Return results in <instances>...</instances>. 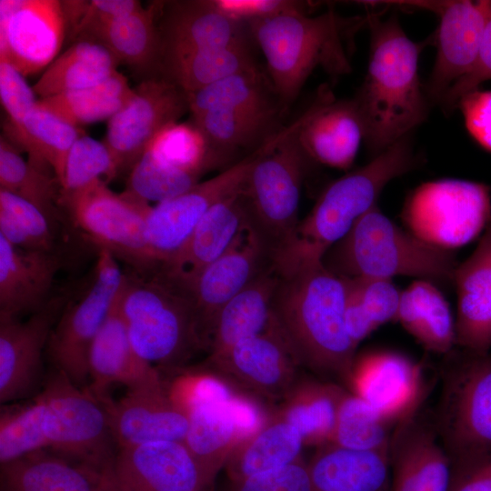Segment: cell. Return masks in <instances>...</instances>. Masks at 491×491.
Here are the masks:
<instances>
[{"mask_svg": "<svg viewBox=\"0 0 491 491\" xmlns=\"http://www.w3.org/2000/svg\"><path fill=\"white\" fill-rule=\"evenodd\" d=\"M37 450L105 470L118 451L102 402L54 367L35 396L1 409L0 464Z\"/></svg>", "mask_w": 491, "mask_h": 491, "instance_id": "cell-1", "label": "cell"}, {"mask_svg": "<svg viewBox=\"0 0 491 491\" xmlns=\"http://www.w3.org/2000/svg\"><path fill=\"white\" fill-rule=\"evenodd\" d=\"M346 278L319 262L280 275L273 316L301 366L346 382L357 347L346 329Z\"/></svg>", "mask_w": 491, "mask_h": 491, "instance_id": "cell-2", "label": "cell"}, {"mask_svg": "<svg viewBox=\"0 0 491 491\" xmlns=\"http://www.w3.org/2000/svg\"><path fill=\"white\" fill-rule=\"evenodd\" d=\"M367 72L356 98L367 149L378 155L408 135L428 113L429 100L418 76L422 44L412 41L396 15H367Z\"/></svg>", "mask_w": 491, "mask_h": 491, "instance_id": "cell-3", "label": "cell"}, {"mask_svg": "<svg viewBox=\"0 0 491 491\" xmlns=\"http://www.w3.org/2000/svg\"><path fill=\"white\" fill-rule=\"evenodd\" d=\"M366 25L367 15L343 16L333 9L316 15L286 14L247 24L283 110L297 98L316 69L333 77L351 72L354 37Z\"/></svg>", "mask_w": 491, "mask_h": 491, "instance_id": "cell-4", "label": "cell"}, {"mask_svg": "<svg viewBox=\"0 0 491 491\" xmlns=\"http://www.w3.org/2000/svg\"><path fill=\"white\" fill-rule=\"evenodd\" d=\"M417 164L407 135L375 155L366 165L332 182L272 257L279 274L322 262L326 253L377 205L385 186Z\"/></svg>", "mask_w": 491, "mask_h": 491, "instance_id": "cell-5", "label": "cell"}, {"mask_svg": "<svg viewBox=\"0 0 491 491\" xmlns=\"http://www.w3.org/2000/svg\"><path fill=\"white\" fill-rule=\"evenodd\" d=\"M165 375L169 395L188 419L184 442L215 480L236 446L269 416L256 400L237 392L205 366H185Z\"/></svg>", "mask_w": 491, "mask_h": 491, "instance_id": "cell-6", "label": "cell"}, {"mask_svg": "<svg viewBox=\"0 0 491 491\" xmlns=\"http://www.w3.org/2000/svg\"><path fill=\"white\" fill-rule=\"evenodd\" d=\"M116 306L135 352L160 372L206 349L190 293L159 269L125 273Z\"/></svg>", "mask_w": 491, "mask_h": 491, "instance_id": "cell-7", "label": "cell"}, {"mask_svg": "<svg viewBox=\"0 0 491 491\" xmlns=\"http://www.w3.org/2000/svg\"><path fill=\"white\" fill-rule=\"evenodd\" d=\"M324 266L345 278L390 279L406 276L452 283L458 262L390 220L378 205L360 217L324 256Z\"/></svg>", "mask_w": 491, "mask_h": 491, "instance_id": "cell-8", "label": "cell"}, {"mask_svg": "<svg viewBox=\"0 0 491 491\" xmlns=\"http://www.w3.org/2000/svg\"><path fill=\"white\" fill-rule=\"evenodd\" d=\"M329 91L327 85H322L308 107L274 134L243 185L249 225L272 257L290 238L300 220V195L308 157L299 143L298 133Z\"/></svg>", "mask_w": 491, "mask_h": 491, "instance_id": "cell-9", "label": "cell"}, {"mask_svg": "<svg viewBox=\"0 0 491 491\" xmlns=\"http://www.w3.org/2000/svg\"><path fill=\"white\" fill-rule=\"evenodd\" d=\"M448 355L435 430L453 468L491 455V353Z\"/></svg>", "mask_w": 491, "mask_h": 491, "instance_id": "cell-10", "label": "cell"}, {"mask_svg": "<svg viewBox=\"0 0 491 491\" xmlns=\"http://www.w3.org/2000/svg\"><path fill=\"white\" fill-rule=\"evenodd\" d=\"M401 219L405 229L427 245L446 251L459 248L490 222V187L455 178L424 183L407 195Z\"/></svg>", "mask_w": 491, "mask_h": 491, "instance_id": "cell-11", "label": "cell"}, {"mask_svg": "<svg viewBox=\"0 0 491 491\" xmlns=\"http://www.w3.org/2000/svg\"><path fill=\"white\" fill-rule=\"evenodd\" d=\"M59 205L98 249L107 250L131 271L146 275L159 268L146 236L149 203L126 191L115 193L99 180L60 198Z\"/></svg>", "mask_w": 491, "mask_h": 491, "instance_id": "cell-12", "label": "cell"}, {"mask_svg": "<svg viewBox=\"0 0 491 491\" xmlns=\"http://www.w3.org/2000/svg\"><path fill=\"white\" fill-rule=\"evenodd\" d=\"M124 276L118 260L98 249L88 286L77 298L67 300L51 332L45 357L82 388L89 381L90 348L118 300Z\"/></svg>", "mask_w": 491, "mask_h": 491, "instance_id": "cell-13", "label": "cell"}, {"mask_svg": "<svg viewBox=\"0 0 491 491\" xmlns=\"http://www.w3.org/2000/svg\"><path fill=\"white\" fill-rule=\"evenodd\" d=\"M273 135L250 155L188 191L149 207L146 236L159 267L185 246L205 213L220 200L241 190L257 158Z\"/></svg>", "mask_w": 491, "mask_h": 491, "instance_id": "cell-14", "label": "cell"}, {"mask_svg": "<svg viewBox=\"0 0 491 491\" xmlns=\"http://www.w3.org/2000/svg\"><path fill=\"white\" fill-rule=\"evenodd\" d=\"M204 366L256 400H284L300 379L301 365L274 321L266 331L207 357Z\"/></svg>", "mask_w": 491, "mask_h": 491, "instance_id": "cell-15", "label": "cell"}, {"mask_svg": "<svg viewBox=\"0 0 491 491\" xmlns=\"http://www.w3.org/2000/svg\"><path fill=\"white\" fill-rule=\"evenodd\" d=\"M52 296L30 316L0 317V402L2 405L31 399L42 389L46 372L43 358L51 332L66 302Z\"/></svg>", "mask_w": 491, "mask_h": 491, "instance_id": "cell-16", "label": "cell"}, {"mask_svg": "<svg viewBox=\"0 0 491 491\" xmlns=\"http://www.w3.org/2000/svg\"><path fill=\"white\" fill-rule=\"evenodd\" d=\"M107 124L105 144L118 172H128L155 135L189 111L188 95L173 82L149 78Z\"/></svg>", "mask_w": 491, "mask_h": 491, "instance_id": "cell-17", "label": "cell"}, {"mask_svg": "<svg viewBox=\"0 0 491 491\" xmlns=\"http://www.w3.org/2000/svg\"><path fill=\"white\" fill-rule=\"evenodd\" d=\"M346 383L351 393L397 426L415 417L426 391L422 366L392 350L356 356Z\"/></svg>", "mask_w": 491, "mask_h": 491, "instance_id": "cell-18", "label": "cell"}, {"mask_svg": "<svg viewBox=\"0 0 491 491\" xmlns=\"http://www.w3.org/2000/svg\"><path fill=\"white\" fill-rule=\"evenodd\" d=\"M411 5L439 16L436 57L424 87L429 102L439 104L451 86L474 66L491 15V1L413 2Z\"/></svg>", "mask_w": 491, "mask_h": 491, "instance_id": "cell-19", "label": "cell"}, {"mask_svg": "<svg viewBox=\"0 0 491 491\" xmlns=\"http://www.w3.org/2000/svg\"><path fill=\"white\" fill-rule=\"evenodd\" d=\"M65 35L62 1H0V59L24 76L47 67L56 58Z\"/></svg>", "mask_w": 491, "mask_h": 491, "instance_id": "cell-20", "label": "cell"}, {"mask_svg": "<svg viewBox=\"0 0 491 491\" xmlns=\"http://www.w3.org/2000/svg\"><path fill=\"white\" fill-rule=\"evenodd\" d=\"M271 263L269 249L248 224L229 248L193 281L188 292L207 350L221 309Z\"/></svg>", "mask_w": 491, "mask_h": 491, "instance_id": "cell-21", "label": "cell"}, {"mask_svg": "<svg viewBox=\"0 0 491 491\" xmlns=\"http://www.w3.org/2000/svg\"><path fill=\"white\" fill-rule=\"evenodd\" d=\"M117 491H210L215 480L184 441H157L117 451Z\"/></svg>", "mask_w": 491, "mask_h": 491, "instance_id": "cell-22", "label": "cell"}, {"mask_svg": "<svg viewBox=\"0 0 491 491\" xmlns=\"http://www.w3.org/2000/svg\"><path fill=\"white\" fill-rule=\"evenodd\" d=\"M99 400L106 410L118 449L157 441L185 440L187 416L172 399L163 376L154 383L126 389L116 400L111 396Z\"/></svg>", "mask_w": 491, "mask_h": 491, "instance_id": "cell-23", "label": "cell"}, {"mask_svg": "<svg viewBox=\"0 0 491 491\" xmlns=\"http://www.w3.org/2000/svg\"><path fill=\"white\" fill-rule=\"evenodd\" d=\"M166 5L158 24L160 67L196 51L246 45L244 25L221 14L209 0Z\"/></svg>", "mask_w": 491, "mask_h": 491, "instance_id": "cell-24", "label": "cell"}, {"mask_svg": "<svg viewBox=\"0 0 491 491\" xmlns=\"http://www.w3.org/2000/svg\"><path fill=\"white\" fill-rule=\"evenodd\" d=\"M249 224L242 189L214 205L185 246L158 269L188 291L195 277L221 256Z\"/></svg>", "mask_w": 491, "mask_h": 491, "instance_id": "cell-25", "label": "cell"}, {"mask_svg": "<svg viewBox=\"0 0 491 491\" xmlns=\"http://www.w3.org/2000/svg\"><path fill=\"white\" fill-rule=\"evenodd\" d=\"M453 284L456 289V346L474 354L491 350V220L473 253L458 263Z\"/></svg>", "mask_w": 491, "mask_h": 491, "instance_id": "cell-26", "label": "cell"}, {"mask_svg": "<svg viewBox=\"0 0 491 491\" xmlns=\"http://www.w3.org/2000/svg\"><path fill=\"white\" fill-rule=\"evenodd\" d=\"M389 451L390 491H448L451 461L435 428L413 417L394 430Z\"/></svg>", "mask_w": 491, "mask_h": 491, "instance_id": "cell-27", "label": "cell"}, {"mask_svg": "<svg viewBox=\"0 0 491 491\" xmlns=\"http://www.w3.org/2000/svg\"><path fill=\"white\" fill-rule=\"evenodd\" d=\"M1 491H117L113 470L50 450H37L1 465Z\"/></svg>", "mask_w": 491, "mask_h": 491, "instance_id": "cell-28", "label": "cell"}, {"mask_svg": "<svg viewBox=\"0 0 491 491\" xmlns=\"http://www.w3.org/2000/svg\"><path fill=\"white\" fill-rule=\"evenodd\" d=\"M60 267L55 251L21 249L0 235V317L19 318L43 307Z\"/></svg>", "mask_w": 491, "mask_h": 491, "instance_id": "cell-29", "label": "cell"}, {"mask_svg": "<svg viewBox=\"0 0 491 491\" xmlns=\"http://www.w3.org/2000/svg\"><path fill=\"white\" fill-rule=\"evenodd\" d=\"M116 304L95 338L88 356L86 388L98 399L110 396L112 386L135 388L162 377L156 367L135 352Z\"/></svg>", "mask_w": 491, "mask_h": 491, "instance_id": "cell-30", "label": "cell"}, {"mask_svg": "<svg viewBox=\"0 0 491 491\" xmlns=\"http://www.w3.org/2000/svg\"><path fill=\"white\" fill-rule=\"evenodd\" d=\"M298 139L308 158L330 167L349 169L364 140L353 99L336 101L330 90L301 127Z\"/></svg>", "mask_w": 491, "mask_h": 491, "instance_id": "cell-31", "label": "cell"}, {"mask_svg": "<svg viewBox=\"0 0 491 491\" xmlns=\"http://www.w3.org/2000/svg\"><path fill=\"white\" fill-rule=\"evenodd\" d=\"M390 449V448H389ZM319 446L307 463L311 491H390V451Z\"/></svg>", "mask_w": 491, "mask_h": 491, "instance_id": "cell-32", "label": "cell"}, {"mask_svg": "<svg viewBox=\"0 0 491 491\" xmlns=\"http://www.w3.org/2000/svg\"><path fill=\"white\" fill-rule=\"evenodd\" d=\"M279 282L280 274L272 262L221 309L212 330L208 357L220 356L272 326Z\"/></svg>", "mask_w": 491, "mask_h": 491, "instance_id": "cell-33", "label": "cell"}, {"mask_svg": "<svg viewBox=\"0 0 491 491\" xmlns=\"http://www.w3.org/2000/svg\"><path fill=\"white\" fill-rule=\"evenodd\" d=\"M396 321L430 352L448 355L456 346V319L431 281L416 279L401 291Z\"/></svg>", "mask_w": 491, "mask_h": 491, "instance_id": "cell-34", "label": "cell"}, {"mask_svg": "<svg viewBox=\"0 0 491 491\" xmlns=\"http://www.w3.org/2000/svg\"><path fill=\"white\" fill-rule=\"evenodd\" d=\"M305 446L300 433L278 414L233 450L224 468L228 480H240L291 465Z\"/></svg>", "mask_w": 491, "mask_h": 491, "instance_id": "cell-35", "label": "cell"}, {"mask_svg": "<svg viewBox=\"0 0 491 491\" xmlns=\"http://www.w3.org/2000/svg\"><path fill=\"white\" fill-rule=\"evenodd\" d=\"M346 393L333 383L300 378L277 414L296 428L305 445L322 446L330 443Z\"/></svg>", "mask_w": 491, "mask_h": 491, "instance_id": "cell-36", "label": "cell"}, {"mask_svg": "<svg viewBox=\"0 0 491 491\" xmlns=\"http://www.w3.org/2000/svg\"><path fill=\"white\" fill-rule=\"evenodd\" d=\"M118 65L102 44L80 40L57 56L32 87L40 98L86 88L111 76Z\"/></svg>", "mask_w": 491, "mask_h": 491, "instance_id": "cell-37", "label": "cell"}, {"mask_svg": "<svg viewBox=\"0 0 491 491\" xmlns=\"http://www.w3.org/2000/svg\"><path fill=\"white\" fill-rule=\"evenodd\" d=\"M8 140L29 155V162L45 170L51 169L61 185L68 154L83 131L51 112L35 106L22 125L5 127Z\"/></svg>", "mask_w": 491, "mask_h": 491, "instance_id": "cell-38", "label": "cell"}, {"mask_svg": "<svg viewBox=\"0 0 491 491\" xmlns=\"http://www.w3.org/2000/svg\"><path fill=\"white\" fill-rule=\"evenodd\" d=\"M159 5L142 7L112 20L93 31L83 40H93L106 47L117 60L135 68L159 65L160 39L156 15Z\"/></svg>", "mask_w": 491, "mask_h": 491, "instance_id": "cell-39", "label": "cell"}, {"mask_svg": "<svg viewBox=\"0 0 491 491\" xmlns=\"http://www.w3.org/2000/svg\"><path fill=\"white\" fill-rule=\"evenodd\" d=\"M188 95L192 115L213 110L276 117L281 105L258 69L239 73Z\"/></svg>", "mask_w": 491, "mask_h": 491, "instance_id": "cell-40", "label": "cell"}, {"mask_svg": "<svg viewBox=\"0 0 491 491\" xmlns=\"http://www.w3.org/2000/svg\"><path fill=\"white\" fill-rule=\"evenodd\" d=\"M126 77L116 71L92 86L40 98L36 106L77 126L110 119L135 95Z\"/></svg>", "mask_w": 491, "mask_h": 491, "instance_id": "cell-41", "label": "cell"}, {"mask_svg": "<svg viewBox=\"0 0 491 491\" xmlns=\"http://www.w3.org/2000/svg\"><path fill=\"white\" fill-rule=\"evenodd\" d=\"M346 281V325L357 347L381 326L396 321L401 291L390 279L357 277Z\"/></svg>", "mask_w": 491, "mask_h": 491, "instance_id": "cell-42", "label": "cell"}, {"mask_svg": "<svg viewBox=\"0 0 491 491\" xmlns=\"http://www.w3.org/2000/svg\"><path fill=\"white\" fill-rule=\"evenodd\" d=\"M164 78L187 94L257 67L246 45L205 49L165 64Z\"/></svg>", "mask_w": 491, "mask_h": 491, "instance_id": "cell-43", "label": "cell"}, {"mask_svg": "<svg viewBox=\"0 0 491 491\" xmlns=\"http://www.w3.org/2000/svg\"><path fill=\"white\" fill-rule=\"evenodd\" d=\"M0 189L31 203L55 223L60 206L57 178L26 162L4 135L0 138Z\"/></svg>", "mask_w": 491, "mask_h": 491, "instance_id": "cell-44", "label": "cell"}, {"mask_svg": "<svg viewBox=\"0 0 491 491\" xmlns=\"http://www.w3.org/2000/svg\"><path fill=\"white\" fill-rule=\"evenodd\" d=\"M145 151L167 166L199 177L222 158L193 122L167 125Z\"/></svg>", "mask_w": 491, "mask_h": 491, "instance_id": "cell-45", "label": "cell"}, {"mask_svg": "<svg viewBox=\"0 0 491 491\" xmlns=\"http://www.w3.org/2000/svg\"><path fill=\"white\" fill-rule=\"evenodd\" d=\"M393 427L366 401L346 391L329 444L356 451L386 450L390 448Z\"/></svg>", "mask_w": 491, "mask_h": 491, "instance_id": "cell-46", "label": "cell"}, {"mask_svg": "<svg viewBox=\"0 0 491 491\" xmlns=\"http://www.w3.org/2000/svg\"><path fill=\"white\" fill-rule=\"evenodd\" d=\"M275 119L276 117L225 110H213L192 115V122L221 156L225 151L253 145H260L277 131L271 129Z\"/></svg>", "mask_w": 491, "mask_h": 491, "instance_id": "cell-47", "label": "cell"}, {"mask_svg": "<svg viewBox=\"0 0 491 491\" xmlns=\"http://www.w3.org/2000/svg\"><path fill=\"white\" fill-rule=\"evenodd\" d=\"M199 176L167 166L145 151L128 172L125 191L145 202L160 203L199 183Z\"/></svg>", "mask_w": 491, "mask_h": 491, "instance_id": "cell-48", "label": "cell"}, {"mask_svg": "<svg viewBox=\"0 0 491 491\" xmlns=\"http://www.w3.org/2000/svg\"><path fill=\"white\" fill-rule=\"evenodd\" d=\"M117 174L116 165L105 144L83 134L68 154L60 185V198L77 193L99 180L107 183Z\"/></svg>", "mask_w": 491, "mask_h": 491, "instance_id": "cell-49", "label": "cell"}, {"mask_svg": "<svg viewBox=\"0 0 491 491\" xmlns=\"http://www.w3.org/2000/svg\"><path fill=\"white\" fill-rule=\"evenodd\" d=\"M65 35L75 42L94 29L142 8L136 0L62 1Z\"/></svg>", "mask_w": 491, "mask_h": 491, "instance_id": "cell-50", "label": "cell"}, {"mask_svg": "<svg viewBox=\"0 0 491 491\" xmlns=\"http://www.w3.org/2000/svg\"><path fill=\"white\" fill-rule=\"evenodd\" d=\"M224 491H311L303 458L286 466L240 480H228Z\"/></svg>", "mask_w": 491, "mask_h": 491, "instance_id": "cell-51", "label": "cell"}, {"mask_svg": "<svg viewBox=\"0 0 491 491\" xmlns=\"http://www.w3.org/2000/svg\"><path fill=\"white\" fill-rule=\"evenodd\" d=\"M0 208L7 211L34 241L37 250L55 251V223L31 203L0 189Z\"/></svg>", "mask_w": 491, "mask_h": 491, "instance_id": "cell-52", "label": "cell"}, {"mask_svg": "<svg viewBox=\"0 0 491 491\" xmlns=\"http://www.w3.org/2000/svg\"><path fill=\"white\" fill-rule=\"evenodd\" d=\"M0 97L8 115L5 127L15 128L22 125L37 100L33 87L25 76L7 60L0 59Z\"/></svg>", "mask_w": 491, "mask_h": 491, "instance_id": "cell-53", "label": "cell"}, {"mask_svg": "<svg viewBox=\"0 0 491 491\" xmlns=\"http://www.w3.org/2000/svg\"><path fill=\"white\" fill-rule=\"evenodd\" d=\"M229 19L244 25L282 15L308 13L306 2L295 0H209Z\"/></svg>", "mask_w": 491, "mask_h": 491, "instance_id": "cell-54", "label": "cell"}, {"mask_svg": "<svg viewBox=\"0 0 491 491\" xmlns=\"http://www.w3.org/2000/svg\"><path fill=\"white\" fill-rule=\"evenodd\" d=\"M491 80V15L486 23L477 59L464 77L456 82L439 103L446 112L457 107L465 95L478 89L479 85Z\"/></svg>", "mask_w": 491, "mask_h": 491, "instance_id": "cell-55", "label": "cell"}, {"mask_svg": "<svg viewBox=\"0 0 491 491\" xmlns=\"http://www.w3.org/2000/svg\"><path fill=\"white\" fill-rule=\"evenodd\" d=\"M457 107L471 136L491 152V91L470 92L461 97Z\"/></svg>", "mask_w": 491, "mask_h": 491, "instance_id": "cell-56", "label": "cell"}, {"mask_svg": "<svg viewBox=\"0 0 491 491\" xmlns=\"http://www.w3.org/2000/svg\"><path fill=\"white\" fill-rule=\"evenodd\" d=\"M448 491H491V455L453 467Z\"/></svg>", "mask_w": 491, "mask_h": 491, "instance_id": "cell-57", "label": "cell"}]
</instances>
